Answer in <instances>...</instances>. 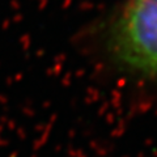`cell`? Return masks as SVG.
I'll return each instance as SVG.
<instances>
[{
  "instance_id": "1",
  "label": "cell",
  "mask_w": 157,
  "mask_h": 157,
  "mask_svg": "<svg viewBox=\"0 0 157 157\" xmlns=\"http://www.w3.org/2000/svg\"><path fill=\"white\" fill-rule=\"evenodd\" d=\"M89 37L113 68L134 77H157V0H122Z\"/></svg>"
}]
</instances>
